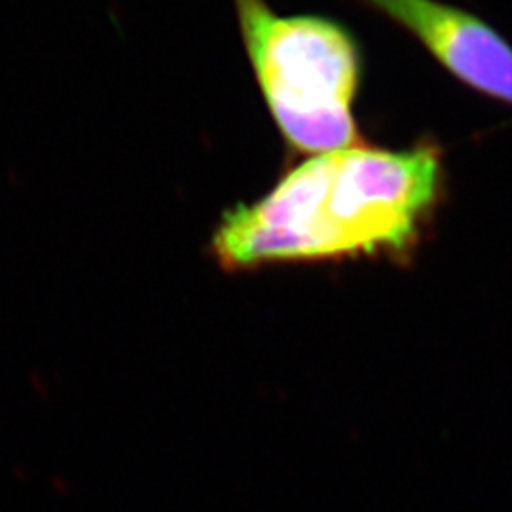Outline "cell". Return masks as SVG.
Returning a JSON list of instances; mask_svg holds the SVG:
<instances>
[{
    "label": "cell",
    "instance_id": "1",
    "mask_svg": "<svg viewBox=\"0 0 512 512\" xmlns=\"http://www.w3.org/2000/svg\"><path fill=\"white\" fill-rule=\"evenodd\" d=\"M437 147L365 145L317 154L253 203L228 209L211 241L226 270L404 249L439 198Z\"/></svg>",
    "mask_w": 512,
    "mask_h": 512
},
{
    "label": "cell",
    "instance_id": "2",
    "mask_svg": "<svg viewBox=\"0 0 512 512\" xmlns=\"http://www.w3.org/2000/svg\"><path fill=\"white\" fill-rule=\"evenodd\" d=\"M256 82L291 147L325 154L357 147L353 99L361 82L355 38L325 18L279 16L264 0H236Z\"/></svg>",
    "mask_w": 512,
    "mask_h": 512
},
{
    "label": "cell",
    "instance_id": "3",
    "mask_svg": "<svg viewBox=\"0 0 512 512\" xmlns=\"http://www.w3.org/2000/svg\"><path fill=\"white\" fill-rule=\"evenodd\" d=\"M408 29L461 82L512 105V48L499 33L437 0H368Z\"/></svg>",
    "mask_w": 512,
    "mask_h": 512
}]
</instances>
